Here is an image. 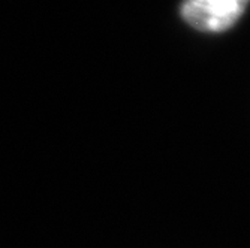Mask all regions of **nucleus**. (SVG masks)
Wrapping results in <instances>:
<instances>
[{
    "instance_id": "nucleus-1",
    "label": "nucleus",
    "mask_w": 250,
    "mask_h": 248,
    "mask_svg": "<svg viewBox=\"0 0 250 248\" xmlns=\"http://www.w3.org/2000/svg\"><path fill=\"white\" fill-rule=\"evenodd\" d=\"M250 0H183L181 17L199 32L220 33L231 29L244 14Z\"/></svg>"
}]
</instances>
